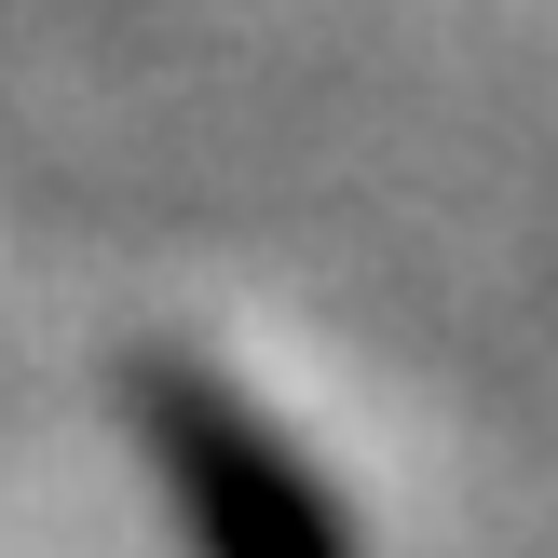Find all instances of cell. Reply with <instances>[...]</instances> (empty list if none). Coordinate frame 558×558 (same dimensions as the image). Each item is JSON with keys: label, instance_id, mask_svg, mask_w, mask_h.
Listing matches in <instances>:
<instances>
[{"label": "cell", "instance_id": "6da1fadb", "mask_svg": "<svg viewBox=\"0 0 558 558\" xmlns=\"http://www.w3.org/2000/svg\"><path fill=\"white\" fill-rule=\"evenodd\" d=\"M136 409H150V450H163V477H178V505H191V532H205V558H341L327 490L300 477V463L272 450L232 396H218V381L150 368V381H136Z\"/></svg>", "mask_w": 558, "mask_h": 558}]
</instances>
